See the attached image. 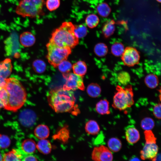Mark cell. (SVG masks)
I'll return each mask as SVG.
<instances>
[{
	"mask_svg": "<svg viewBox=\"0 0 161 161\" xmlns=\"http://www.w3.org/2000/svg\"><path fill=\"white\" fill-rule=\"evenodd\" d=\"M47 98L50 106L56 112H69L74 107L75 99L73 92L64 86L50 90Z\"/></svg>",
	"mask_w": 161,
	"mask_h": 161,
	"instance_id": "6da1fadb",
	"label": "cell"
},
{
	"mask_svg": "<svg viewBox=\"0 0 161 161\" xmlns=\"http://www.w3.org/2000/svg\"><path fill=\"white\" fill-rule=\"evenodd\" d=\"M4 88L7 94V104L4 109L16 112L24 104L27 99L26 90L21 83L15 78L6 79Z\"/></svg>",
	"mask_w": 161,
	"mask_h": 161,
	"instance_id": "7a4b0ae2",
	"label": "cell"
},
{
	"mask_svg": "<svg viewBox=\"0 0 161 161\" xmlns=\"http://www.w3.org/2000/svg\"><path fill=\"white\" fill-rule=\"evenodd\" d=\"M74 28L75 24L72 22H63L52 32L50 40L61 47L74 48L79 43V39L75 34Z\"/></svg>",
	"mask_w": 161,
	"mask_h": 161,
	"instance_id": "3957f363",
	"label": "cell"
},
{
	"mask_svg": "<svg viewBox=\"0 0 161 161\" xmlns=\"http://www.w3.org/2000/svg\"><path fill=\"white\" fill-rule=\"evenodd\" d=\"M44 0H21L17 6L16 12L22 17L34 18L44 13L43 7Z\"/></svg>",
	"mask_w": 161,
	"mask_h": 161,
	"instance_id": "277c9868",
	"label": "cell"
},
{
	"mask_svg": "<svg viewBox=\"0 0 161 161\" xmlns=\"http://www.w3.org/2000/svg\"><path fill=\"white\" fill-rule=\"evenodd\" d=\"M113 98V107L120 111H124L131 107L134 103L133 93L131 87L125 89L118 86Z\"/></svg>",
	"mask_w": 161,
	"mask_h": 161,
	"instance_id": "5b68a950",
	"label": "cell"
},
{
	"mask_svg": "<svg viewBox=\"0 0 161 161\" xmlns=\"http://www.w3.org/2000/svg\"><path fill=\"white\" fill-rule=\"evenodd\" d=\"M47 50V58L49 63L56 68L63 61L67 60L71 53V49L59 47L49 40L46 45Z\"/></svg>",
	"mask_w": 161,
	"mask_h": 161,
	"instance_id": "8992f818",
	"label": "cell"
},
{
	"mask_svg": "<svg viewBox=\"0 0 161 161\" xmlns=\"http://www.w3.org/2000/svg\"><path fill=\"white\" fill-rule=\"evenodd\" d=\"M63 76L66 80L65 88L72 91L84 89L83 76L69 72L63 74Z\"/></svg>",
	"mask_w": 161,
	"mask_h": 161,
	"instance_id": "52a82bcc",
	"label": "cell"
},
{
	"mask_svg": "<svg viewBox=\"0 0 161 161\" xmlns=\"http://www.w3.org/2000/svg\"><path fill=\"white\" fill-rule=\"evenodd\" d=\"M91 156L92 159L94 161H112L113 159L111 151L103 145L95 147Z\"/></svg>",
	"mask_w": 161,
	"mask_h": 161,
	"instance_id": "ba28073f",
	"label": "cell"
},
{
	"mask_svg": "<svg viewBox=\"0 0 161 161\" xmlns=\"http://www.w3.org/2000/svg\"><path fill=\"white\" fill-rule=\"evenodd\" d=\"M156 143L145 142L143 149L140 151V157L142 160L156 161L158 151V147Z\"/></svg>",
	"mask_w": 161,
	"mask_h": 161,
	"instance_id": "9c48e42d",
	"label": "cell"
},
{
	"mask_svg": "<svg viewBox=\"0 0 161 161\" xmlns=\"http://www.w3.org/2000/svg\"><path fill=\"white\" fill-rule=\"evenodd\" d=\"M122 56L123 62L128 66H132L137 64L140 58V55L137 50L131 47L125 49Z\"/></svg>",
	"mask_w": 161,
	"mask_h": 161,
	"instance_id": "30bf717a",
	"label": "cell"
},
{
	"mask_svg": "<svg viewBox=\"0 0 161 161\" xmlns=\"http://www.w3.org/2000/svg\"><path fill=\"white\" fill-rule=\"evenodd\" d=\"M36 115L33 111L30 109H25L20 114L19 120L20 123L23 126L30 127L35 123Z\"/></svg>",
	"mask_w": 161,
	"mask_h": 161,
	"instance_id": "8fae6325",
	"label": "cell"
},
{
	"mask_svg": "<svg viewBox=\"0 0 161 161\" xmlns=\"http://www.w3.org/2000/svg\"><path fill=\"white\" fill-rule=\"evenodd\" d=\"M36 149V144L34 140L31 139H27L21 143L18 149L24 155L33 154Z\"/></svg>",
	"mask_w": 161,
	"mask_h": 161,
	"instance_id": "7c38bea8",
	"label": "cell"
},
{
	"mask_svg": "<svg viewBox=\"0 0 161 161\" xmlns=\"http://www.w3.org/2000/svg\"><path fill=\"white\" fill-rule=\"evenodd\" d=\"M126 139L130 144L136 143L140 138V134L138 131L133 125L128 126L125 129Z\"/></svg>",
	"mask_w": 161,
	"mask_h": 161,
	"instance_id": "4fadbf2b",
	"label": "cell"
},
{
	"mask_svg": "<svg viewBox=\"0 0 161 161\" xmlns=\"http://www.w3.org/2000/svg\"><path fill=\"white\" fill-rule=\"evenodd\" d=\"M13 66L10 58H6L0 62V77L4 79L8 78L12 70Z\"/></svg>",
	"mask_w": 161,
	"mask_h": 161,
	"instance_id": "5bb4252c",
	"label": "cell"
},
{
	"mask_svg": "<svg viewBox=\"0 0 161 161\" xmlns=\"http://www.w3.org/2000/svg\"><path fill=\"white\" fill-rule=\"evenodd\" d=\"M19 40L22 46L27 47L34 44L35 41V38L31 32L25 31L20 35Z\"/></svg>",
	"mask_w": 161,
	"mask_h": 161,
	"instance_id": "9a60e30c",
	"label": "cell"
},
{
	"mask_svg": "<svg viewBox=\"0 0 161 161\" xmlns=\"http://www.w3.org/2000/svg\"><path fill=\"white\" fill-rule=\"evenodd\" d=\"M24 156L18 149H13L3 154L2 161H22Z\"/></svg>",
	"mask_w": 161,
	"mask_h": 161,
	"instance_id": "2e32d148",
	"label": "cell"
},
{
	"mask_svg": "<svg viewBox=\"0 0 161 161\" xmlns=\"http://www.w3.org/2000/svg\"><path fill=\"white\" fill-rule=\"evenodd\" d=\"M36 148L41 154H47L51 152L52 145L49 140L46 139H41L36 144Z\"/></svg>",
	"mask_w": 161,
	"mask_h": 161,
	"instance_id": "e0dca14e",
	"label": "cell"
},
{
	"mask_svg": "<svg viewBox=\"0 0 161 161\" xmlns=\"http://www.w3.org/2000/svg\"><path fill=\"white\" fill-rule=\"evenodd\" d=\"M34 133L35 136L40 140L46 139L49 135V130L46 125L40 124L35 128Z\"/></svg>",
	"mask_w": 161,
	"mask_h": 161,
	"instance_id": "ac0fdd59",
	"label": "cell"
},
{
	"mask_svg": "<svg viewBox=\"0 0 161 161\" xmlns=\"http://www.w3.org/2000/svg\"><path fill=\"white\" fill-rule=\"evenodd\" d=\"M95 110L97 113L100 114H109L110 111L109 102L105 99L100 100L96 104Z\"/></svg>",
	"mask_w": 161,
	"mask_h": 161,
	"instance_id": "d6986e66",
	"label": "cell"
},
{
	"mask_svg": "<svg viewBox=\"0 0 161 161\" xmlns=\"http://www.w3.org/2000/svg\"><path fill=\"white\" fill-rule=\"evenodd\" d=\"M72 69L73 73L83 76L86 72L87 66L84 62L79 61L72 65Z\"/></svg>",
	"mask_w": 161,
	"mask_h": 161,
	"instance_id": "ffe728a7",
	"label": "cell"
},
{
	"mask_svg": "<svg viewBox=\"0 0 161 161\" xmlns=\"http://www.w3.org/2000/svg\"><path fill=\"white\" fill-rule=\"evenodd\" d=\"M86 132L89 134L95 135L100 131V128L97 122L93 120L88 121L85 126Z\"/></svg>",
	"mask_w": 161,
	"mask_h": 161,
	"instance_id": "44dd1931",
	"label": "cell"
},
{
	"mask_svg": "<svg viewBox=\"0 0 161 161\" xmlns=\"http://www.w3.org/2000/svg\"><path fill=\"white\" fill-rule=\"evenodd\" d=\"M115 22L113 20L107 21L104 24L102 31L106 37H109L114 33L115 30Z\"/></svg>",
	"mask_w": 161,
	"mask_h": 161,
	"instance_id": "7402d4cb",
	"label": "cell"
},
{
	"mask_svg": "<svg viewBox=\"0 0 161 161\" xmlns=\"http://www.w3.org/2000/svg\"><path fill=\"white\" fill-rule=\"evenodd\" d=\"M86 91L88 95L92 97L96 98L100 94L101 89L100 86L96 83H91L87 88Z\"/></svg>",
	"mask_w": 161,
	"mask_h": 161,
	"instance_id": "603a6c76",
	"label": "cell"
},
{
	"mask_svg": "<svg viewBox=\"0 0 161 161\" xmlns=\"http://www.w3.org/2000/svg\"><path fill=\"white\" fill-rule=\"evenodd\" d=\"M97 10L100 16L106 17L109 15L111 10L107 3L102 2L98 5L97 7Z\"/></svg>",
	"mask_w": 161,
	"mask_h": 161,
	"instance_id": "cb8c5ba5",
	"label": "cell"
},
{
	"mask_svg": "<svg viewBox=\"0 0 161 161\" xmlns=\"http://www.w3.org/2000/svg\"><path fill=\"white\" fill-rule=\"evenodd\" d=\"M108 146L109 149L114 152H117L121 148L122 143L120 140L117 138L112 137L108 142Z\"/></svg>",
	"mask_w": 161,
	"mask_h": 161,
	"instance_id": "d4e9b609",
	"label": "cell"
},
{
	"mask_svg": "<svg viewBox=\"0 0 161 161\" xmlns=\"http://www.w3.org/2000/svg\"><path fill=\"white\" fill-rule=\"evenodd\" d=\"M145 82L148 87L154 89L156 88L158 85L159 80L156 75L153 74H149L145 77Z\"/></svg>",
	"mask_w": 161,
	"mask_h": 161,
	"instance_id": "484cf974",
	"label": "cell"
},
{
	"mask_svg": "<svg viewBox=\"0 0 161 161\" xmlns=\"http://www.w3.org/2000/svg\"><path fill=\"white\" fill-rule=\"evenodd\" d=\"M99 21V19L97 16L94 14L88 15L85 19L86 25L90 28H93L96 27Z\"/></svg>",
	"mask_w": 161,
	"mask_h": 161,
	"instance_id": "4316f807",
	"label": "cell"
},
{
	"mask_svg": "<svg viewBox=\"0 0 161 161\" xmlns=\"http://www.w3.org/2000/svg\"><path fill=\"white\" fill-rule=\"evenodd\" d=\"M32 67L34 71L37 73L41 74L44 72L46 69V64L42 60L37 59L32 63Z\"/></svg>",
	"mask_w": 161,
	"mask_h": 161,
	"instance_id": "83f0119b",
	"label": "cell"
},
{
	"mask_svg": "<svg viewBox=\"0 0 161 161\" xmlns=\"http://www.w3.org/2000/svg\"><path fill=\"white\" fill-rule=\"evenodd\" d=\"M75 36L79 39L85 37L87 33V29L86 27L83 24L75 25L74 30Z\"/></svg>",
	"mask_w": 161,
	"mask_h": 161,
	"instance_id": "f1b7e54d",
	"label": "cell"
},
{
	"mask_svg": "<svg viewBox=\"0 0 161 161\" xmlns=\"http://www.w3.org/2000/svg\"><path fill=\"white\" fill-rule=\"evenodd\" d=\"M125 49L123 45L121 43L117 42L114 44L111 47L112 53L116 56H122Z\"/></svg>",
	"mask_w": 161,
	"mask_h": 161,
	"instance_id": "f546056e",
	"label": "cell"
},
{
	"mask_svg": "<svg viewBox=\"0 0 161 161\" xmlns=\"http://www.w3.org/2000/svg\"><path fill=\"white\" fill-rule=\"evenodd\" d=\"M108 48L104 44L99 43L95 47L94 51L95 54L97 56L102 57L105 56L108 52Z\"/></svg>",
	"mask_w": 161,
	"mask_h": 161,
	"instance_id": "4dcf8cb0",
	"label": "cell"
},
{
	"mask_svg": "<svg viewBox=\"0 0 161 161\" xmlns=\"http://www.w3.org/2000/svg\"><path fill=\"white\" fill-rule=\"evenodd\" d=\"M155 123L153 120L149 117H146L141 121V126L145 131L151 130L154 126Z\"/></svg>",
	"mask_w": 161,
	"mask_h": 161,
	"instance_id": "1f68e13d",
	"label": "cell"
},
{
	"mask_svg": "<svg viewBox=\"0 0 161 161\" xmlns=\"http://www.w3.org/2000/svg\"><path fill=\"white\" fill-rule=\"evenodd\" d=\"M130 76L126 72L122 71L119 73L117 76V79L119 82L123 85H126L130 80Z\"/></svg>",
	"mask_w": 161,
	"mask_h": 161,
	"instance_id": "d6a6232c",
	"label": "cell"
},
{
	"mask_svg": "<svg viewBox=\"0 0 161 161\" xmlns=\"http://www.w3.org/2000/svg\"><path fill=\"white\" fill-rule=\"evenodd\" d=\"M72 66L71 62L66 60L61 62L57 67L60 72L65 74L69 72L72 68Z\"/></svg>",
	"mask_w": 161,
	"mask_h": 161,
	"instance_id": "836d02e7",
	"label": "cell"
},
{
	"mask_svg": "<svg viewBox=\"0 0 161 161\" xmlns=\"http://www.w3.org/2000/svg\"><path fill=\"white\" fill-rule=\"evenodd\" d=\"M60 4V0H47L46 2L47 8L51 11L57 9L59 7Z\"/></svg>",
	"mask_w": 161,
	"mask_h": 161,
	"instance_id": "e575fe53",
	"label": "cell"
},
{
	"mask_svg": "<svg viewBox=\"0 0 161 161\" xmlns=\"http://www.w3.org/2000/svg\"><path fill=\"white\" fill-rule=\"evenodd\" d=\"M10 140L8 136L0 134V148H7L10 146Z\"/></svg>",
	"mask_w": 161,
	"mask_h": 161,
	"instance_id": "d590c367",
	"label": "cell"
},
{
	"mask_svg": "<svg viewBox=\"0 0 161 161\" xmlns=\"http://www.w3.org/2000/svg\"><path fill=\"white\" fill-rule=\"evenodd\" d=\"M7 100V94L4 88L0 90V109L4 108Z\"/></svg>",
	"mask_w": 161,
	"mask_h": 161,
	"instance_id": "8d00e7d4",
	"label": "cell"
},
{
	"mask_svg": "<svg viewBox=\"0 0 161 161\" xmlns=\"http://www.w3.org/2000/svg\"><path fill=\"white\" fill-rule=\"evenodd\" d=\"M144 134L146 142L156 143L157 138L151 130L145 131Z\"/></svg>",
	"mask_w": 161,
	"mask_h": 161,
	"instance_id": "74e56055",
	"label": "cell"
},
{
	"mask_svg": "<svg viewBox=\"0 0 161 161\" xmlns=\"http://www.w3.org/2000/svg\"><path fill=\"white\" fill-rule=\"evenodd\" d=\"M153 112L156 118L161 119V103L157 104L154 106Z\"/></svg>",
	"mask_w": 161,
	"mask_h": 161,
	"instance_id": "f35d334b",
	"label": "cell"
},
{
	"mask_svg": "<svg viewBox=\"0 0 161 161\" xmlns=\"http://www.w3.org/2000/svg\"><path fill=\"white\" fill-rule=\"evenodd\" d=\"M22 161H38L37 157L32 154L24 155Z\"/></svg>",
	"mask_w": 161,
	"mask_h": 161,
	"instance_id": "ab89813d",
	"label": "cell"
},
{
	"mask_svg": "<svg viewBox=\"0 0 161 161\" xmlns=\"http://www.w3.org/2000/svg\"><path fill=\"white\" fill-rule=\"evenodd\" d=\"M6 79L0 77V90L5 88L6 84Z\"/></svg>",
	"mask_w": 161,
	"mask_h": 161,
	"instance_id": "60d3db41",
	"label": "cell"
},
{
	"mask_svg": "<svg viewBox=\"0 0 161 161\" xmlns=\"http://www.w3.org/2000/svg\"><path fill=\"white\" fill-rule=\"evenodd\" d=\"M129 161H141L137 157H133L131 158Z\"/></svg>",
	"mask_w": 161,
	"mask_h": 161,
	"instance_id": "b9f144b4",
	"label": "cell"
},
{
	"mask_svg": "<svg viewBox=\"0 0 161 161\" xmlns=\"http://www.w3.org/2000/svg\"><path fill=\"white\" fill-rule=\"evenodd\" d=\"M3 155L0 153V161H2V160Z\"/></svg>",
	"mask_w": 161,
	"mask_h": 161,
	"instance_id": "7bdbcfd3",
	"label": "cell"
},
{
	"mask_svg": "<svg viewBox=\"0 0 161 161\" xmlns=\"http://www.w3.org/2000/svg\"><path fill=\"white\" fill-rule=\"evenodd\" d=\"M159 99L160 101L161 102V93H160V95L159 96Z\"/></svg>",
	"mask_w": 161,
	"mask_h": 161,
	"instance_id": "ee69618b",
	"label": "cell"
},
{
	"mask_svg": "<svg viewBox=\"0 0 161 161\" xmlns=\"http://www.w3.org/2000/svg\"><path fill=\"white\" fill-rule=\"evenodd\" d=\"M158 2L161 3V0H156Z\"/></svg>",
	"mask_w": 161,
	"mask_h": 161,
	"instance_id": "f6af8a7d",
	"label": "cell"
}]
</instances>
